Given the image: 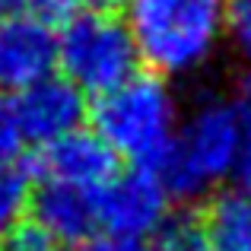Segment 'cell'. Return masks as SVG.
I'll return each instance as SVG.
<instances>
[{"label": "cell", "instance_id": "1", "mask_svg": "<svg viewBox=\"0 0 251 251\" xmlns=\"http://www.w3.org/2000/svg\"><path fill=\"white\" fill-rule=\"evenodd\" d=\"M127 29L156 76H188L216 54L229 0H124Z\"/></svg>", "mask_w": 251, "mask_h": 251}, {"label": "cell", "instance_id": "2", "mask_svg": "<svg viewBox=\"0 0 251 251\" xmlns=\"http://www.w3.org/2000/svg\"><path fill=\"white\" fill-rule=\"evenodd\" d=\"M96 134L115 156L134 162V169L159 172L178 134V99L162 76H130L99 96L92 108Z\"/></svg>", "mask_w": 251, "mask_h": 251}, {"label": "cell", "instance_id": "3", "mask_svg": "<svg viewBox=\"0 0 251 251\" xmlns=\"http://www.w3.org/2000/svg\"><path fill=\"white\" fill-rule=\"evenodd\" d=\"M245 143L242 102L207 99L181 124L159 175L172 194L201 197L235 175Z\"/></svg>", "mask_w": 251, "mask_h": 251}, {"label": "cell", "instance_id": "4", "mask_svg": "<svg viewBox=\"0 0 251 251\" xmlns=\"http://www.w3.org/2000/svg\"><path fill=\"white\" fill-rule=\"evenodd\" d=\"M137 45L127 23L108 10H83L57 35V67L83 96H105L137 76Z\"/></svg>", "mask_w": 251, "mask_h": 251}, {"label": "cell", "instance_id": "5", "mask_svg": "<svg viewBox=\"0 0 251 251\" xmlns=\"http://www.w3.org/2000/svg\"><path fill=\"white\" fill-rule=\"evenodd\" d=\"M169 201L172 191L159 172H118L99 191V229H105L111 239L147 242L169 226Z\"/></svg>", "mask_w": 251, "mask_h": 251}, {"label": "cell", "instance_id": "6", "mask_svg": "<svg viewBox=\"0 0 251 251\" xmlns=\"http://www.w3.org/2000/svg\"><path fill=\"white\" fill-rule=\"evenodd\" d=\"M57 35L54 25L35 13H6L0 19V86L23 92L54 76Z\"/></svg>", "mask_w": 251, "mask_h": 251}, {"label": "cell", "instance_id": "7", "mask_svg": "<svg viewBox=\"0 0 251 251\" xmlns=\"http://www.w3.org/2000/svg\"><path fill=\"white\" fill-rule=\"evenodd\" d=\"M10 108L16 115L25 143L51 147L61 137L80 130L86 118V96L67 76H48V80L16 92Z\"/></svg>", "mask_w": 251, "mask_h": 251}, {"label": "cell", "instance_id": "8", "mask_svg": "<svg viewBox=\"0 0 251 251\" xmlns=\"http://www.w3.org/2000/svg\"><path fill=\"white\" fill-rule=\"evenodd\" d=\"M38 172H42V181H57L99 194L118 175V156L111 153V147L96 130L92 134L74 130V134L61 137L57 143L45 147Z\"/></svg>", "mask_w": 251, "mask_h": 251}, {"label": "cell", "instance_id": "9", "mask_svg": "<svg viewBox=\"0 0 251 251\" xmlns=\"http://www.w3.org/2000/svg\"><path fill=\"white\" fill-rule=\"evenodd\" d=\"M32 216L51 242L76 248L89 242L99 229V194L57 181H42V188L32 191Z\"/></svg>", "mask_w": 251, "mask_h": 251}, {"label": "cell", "instance_id": "10", "mask_svg": "<svg viewBox=\"0 0 251 251\" xmlns=\"http://www.w3.org/2000/svg\"><path fill=\"white\" fill-rule=\"evenodd\" d=\"M197 229L203 251H251V197L242 191L220 194Z\"/></svg>", "mask_w": 251, "mask_h": 251}, {"label": "cell", "instance_id": "11", "mask_svg": "<svg viewBox=\"0 0 251 251\" xmlns=\"http://www.w3.org/2000/svg\"><path fill=\"white\" fill-rule=\"evenodd\" d=\"M70 251H203L201 245V229L188 223H169L159 232V239L150 242H127V239H89Z\"/></svg>", "mask_w": 251, "mask_h": 251}, {"label": "cell", "instance_id": "12", "mask_svg": "<svg viewBox=\"0 0 251 251\" xmlns=\"http://www.w3.org/2000/svg\"><path fill=\"white\" fill-rule=\"evenodd\" d=\"M29 207H32L29 175L19 166H3L0 169V245L23 226V216Z\"/></svg>", "mask_w": 251, "mask_h": 251}, {"label": "cell", "instance_id": "13", "mask_svg": "<svg viewBox=\"0 0 251 251\" xmlns=\"http://www.w3.org/2000/svg\"><path fill=\"white\" fill-rule=\"evenodd\" d=\"M229 32L245 67L251 70V0H229Z\"/></svg>", "mask_w": 251, "mask_h": 251}, {"label": "cell", "instance_id": "14", "mask_svg": "<svg viewBox=\"0 0 251 251\" xmlns=\"http://www.w3.org/2000/svg\"><path fill=\"white\" fill-rule=\"evenodd\" d=\"M23 147H25V140H23V130H19V124H16L13 108L10 105H0V169L16 166Z\"/></svg>", "mask_w": 251, "mask_h": 251}, {"label": "cell", "instance_id": "15", "mask_svg": "<svg viewBox=\"0 0 251 251\" xmlns=\"http://www.w3.org/2000/svg\"><path fill=\"white\" fill-rule=\"evenodd\" d=\"M51 248H54V242H51L48 232H45V229H38L35 223L19 226L16 232L3 242V251H51Z\"/></svg>", "mask_w": 251, "mask_h": 251}, {"label": "cell", "instance_id": "16", "mask_svg": "<svg viewBox=\"0 0 251 251\" xmlns=\"http://www.w3.org/2000/svg\"><path fill=\"white\" fill-rule=\"evenodd\" d=\"M32 13L42 16L45 23H70V19L80 13V0H29Z\"/></svg>", "mask_w": 251, "mask_h": 251}, {"label": "cell", "instance_id": "17", "mask_svg": "<svg viewBox=\"0 0 251 251\" xmlns=\"http://www.w3.org/2000/svg\"><path fill=\"white\" fill-rule=\"evenodd\" d=\"M242 118H245V143H242V156H239L235 178H239L242 194L251 197V99H248V102H242Z\"/></svg>", "mask_w": 251, "mask_h": 251}, {"label": "cell", "instance_id": "18", "mask_svg": "<svg viewBox=\"0 0 251 251\" xmlns=\"http://www.w3.org/2000/svg\"><path fill=\"white\" fill-rule=\"evenodd\" d=\"M115 3H124V0H80V6L86 10H111Z\"/></svg>", "mask_w": 251, "mask_h": 251}, {"label": "cell", "instance_id": "19", "mask_svg": "<svg viewBox=\"0 0 251 251\" xmlns=\"http://www.w3.org/2000/svg\"><path fill=\"white\" fill-rule=\"evenodd\" d=\"M23 3H29V0H0V13H3V16L6 13H16Z\"/></svg>", "mask_w": 251, "mask_h": 251}]
</instances>
